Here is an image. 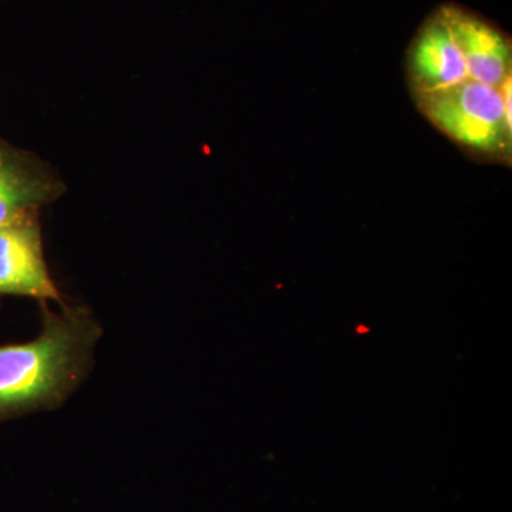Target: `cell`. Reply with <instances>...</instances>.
I'll return each mask as SVG.
<instances>
[{"mask_svg": "<svg viewBox=\"0 0 512 512\" xmlns=\"http://www.w3.org/2000/svg\"><path fill=\"white\" fill-rule=\"evenodd\" d=\"M100 328L83 309L46 313L39 338L0 346V416L50 409L82 382Z\"/></svg>", "mask_w": 512, "mask_h": 512, "instance_id": "cell-1", "label": "cell"}, {"mask_svg": "<svg viewBox=\"0 0 512 512\" xmlns=\"http://www.w3.org/2000/svg\"><path fill=\"white\" fill-rule=\"evenodd\" d=\"M421 113L460 146L494 154L511 146V121L503 92L466 80L439 92L417 96Z\"/></svg>", "mask_w": 512, "mask_h": 512, "instance_id": "cell-2", "label": "cell"}, {"mask_svg": "<svg viewBox=\"0 0 512 512\" xmlns=\"http://www.w3.org/2000/svg\"><path fill=\"white\" fill-rule=\"evenodd\" d=\"M33 215L35 212L0 227V293L60 302Z\"/></svg>", "mask_w": 512, "mask_h": 512, "instance_id": "cell-3", "label": "cell"}, {"mask_svg": "<svg viewBox=\"0 0 512 512\" xmlns=\"http://www.w3.org/2000/svg\"><path fill=\"white\" fill-rule=\"evenodd\" d=\"M409 70L417 96L439 92L468 80L466 62L446 8L440 9L420 29L410 50Z\"/></svg>", "mask_w": 512, "mask_h": 512, "instance_id": "cell-4", "label": "cell"}, {"mask_svg": "<svg viewBox=\"0 0 512 512\" xmlns=\"http://www.w3.org/2000/svg\"><path fill=\"white\" fill-rule=\"evenodd\" d=\"M468 79L501 90L511 82V45L503 33L460 9L446 8Z\"/></svg>", "mask_w": 512, "mask_h": 512, "instance_id": "cell-5", "label": "cell"}, {"mask_svg": "<svg viewBox=\"0 0 512 512\" xmlns=\"http://www.w3.org/2000/svg\"><path fill=\"white\" fill-rule=\"evenodd\" d=\"M59 192L49 175L0 146V227L32 214Z\"/></svg>", "mask_w": 512, "mask_h": 512, "instance_id": "cell-6", "label": "cell"}]
</instances>
